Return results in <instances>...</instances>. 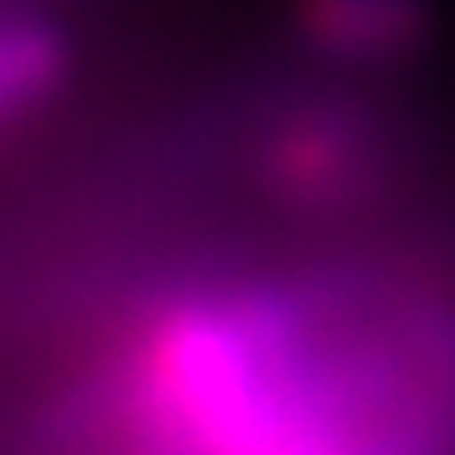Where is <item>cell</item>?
<instances>
[{"instance_id":"cell-1","label":"cell","mask_w":455,"mask_h":455,"mask_svg":"<svg viewBox=\"0 0 455 455\" xmlns=\"http://www.w3.org/2000/svg\"><path fill=\"white\" fill-rule=\"evenodd\" d=\"M83 383L180 455H455V281L387 257L189 281Z\"/></svg>"},{"instance_id":"cell-2","label":"cell","mask_w":455,"mask_h":455,"mask_svg":"<svg viewBox=\"0 0 455 455\" xmlns=\"http://www.w3.org/2000/svg\"><path fill=\"white\" fill-rule=\"evenodd\" d=\"M68 78V39L39 10L0 5V132L20 126Z\"/></svg>"},{"instance_id":"cell-3","label":"cell","mask_w":455,"mask_h":455,"mask_svg":"<svg viewBox=\"0 0 455 455\" xmlns=\"http://www.w3.org/2000/svg\"><path fill=\"white\" fill-rule=\"evenodd\" d=\"M306 20L330 59L359 68L407 59V49L421 39L417 0H310Z\"/></svg>"}]
</instances>
